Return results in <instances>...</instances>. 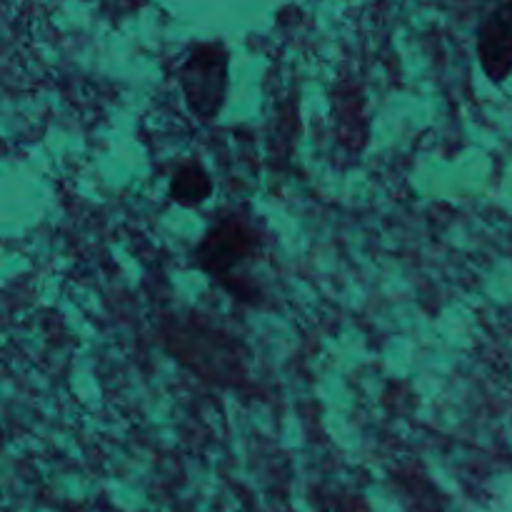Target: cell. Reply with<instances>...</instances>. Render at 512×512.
Segmentation results:
<instances>
[{
  "label": "cell",
  "mask_w": 512,
  "mask_h": 512,
  "mask_svg": "<svg viewBox=\"0 0 512 512\" xmlns=\"http://www.w3.org/2000/svg\"><path fill=\"white\" fill-rule=\"evenodd\" d=\"M168 348L205 378L230 383L243 375V345L235 343L205 320H180L168 335Z\"/></svg>",
  "instance_id": "1"
},
{
  "label": "cell",
  "mask_w": 512,
  "mask_h": 512,
  "mask_svg": "<svg viewBox=\"0 0 512 512\" xmlns=\"http://www.w3.org/2000/svg\"><path fill=\"white\" fill-rule=\"evenodd\" d=\"M258 250V235L245 220L223 218L198 245V265L213 275H228Z\"/></svg>",
  "instance_id": "3"
},
{
  "label": "cell",
  "mask_w": 512,
  "mask_h": 512,
  "mask_svg": "<svg viewBox=\"0 0 512 512\" xmlns=\"http://www.w3.org/2000/svg\"><path fill=\"white\" fill-rule=\"evenodd\" d=\"M225 65L228 55L220 45H200L195 53L185 60L183 88L190 108L200 118H213L215 110L223 105L225 93Z\"/></svg>",
  "instance_id": "2"
},
{
  "label": "cell",
  "mask_w": 512,
  "mask_h": 512,
  "mask_svg": "<svg viewBox=\"0 0 512 512\" xmlns=\"http://www.w3.org/2000/svg\"><path fill=\"white\" fill-rule=\"evenodd\" d=\"M210 178L205 175V170L200 165H185L178 170V175L173 178V198L183 205H198L200 200H205L210 195Z\"/></svg>",
  "instance_id": "4"
}]
</instances>
